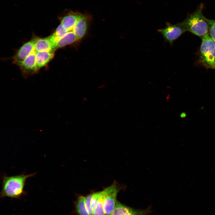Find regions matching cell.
I'll return each instance as SVG.
<instances>
[{"instance_id":"obj_1","label":"cell","mask_w":215,"mask_h":215,"mask_svg":"<svg viewBox=\"0 0 215 215\" xmlns=\"http://www.w3.org/2000/svg\"><path fill=\"white\" fill-rule=\"evenodd\" d=\"M35 173L26 174H22L8 176L6 174L2 176V189L0 192L1 197H9L19 199L26 194L24 187L27 179L33 176Z\"/></svg>"},{"instance_id":"obj_2","label":"cell","mask_w":215,"mask_h":215,"mask_svg":"<svg viewBox=\"0 0 215 215\" xmlns=\"http://www.w3.org/2000/svg\"><path fill=\"white\" fill-rule=\"evenodd\" d=\"M204 7V5L201 4L194 12L181 22L186 31H189L201 38L209 34V31L207 18L202 13Z\"/></svg>"},{"instance_id":"obj_3","label":"cell","mask_w":215,"mask_h":215,"mask_svg":"<svg viewBox=\"0 0 215 215\" xmlns=\"http://www.w3.org/2000/svg\"><path fill=\"white\" fill-rule=\"evenodd\" d=\"M202 39L200 60L206 67L215 68V42L209 34Z\"/></svg>"},{"instance_id":"obj_4","label":"cell","mask_w":215,"mask_h":215,"mask_svg":"<svg viewBox=\"0 0 215 215\" xmlns=\"http://www.w3.org/2000/svg\"><path fill=\"white\" fill-rule=\"evenodd\" d=\"M157 31L162 35L165 41L171 45L174 41L186 31L181 22L174 24L167 23L165 27Z\"/></svg>"},{"instance_id":"obj_5","label":"cell","mask_w":215,"mask_h":215,"mask_svg":"<svg viewBox=\"0 0 215 215\" xmlns=\"http://www.w3.org/2000/svg\"><path fill=\"white\" fill-rule=\"evenodd\" d=\"M36 53L35 50L22 61L17 64L25 77L36 73L38 70L36 60Z\"/></svg>"},{"instance_id":"obj_6","label":"cell","mask_w":215,"mask_h":215,"mask_svg":"<svg viewBox=\"0 0 215 215\" xmlns=\"http://www.w3.org/2000/svg\"><path fill=\"white\" fill-rule=\"evenodd\" d=\"M37 38H33L23 45L13 57L17 64L21 62L35 50V45Z\"/></svg>"},{"instance_id":"obj_7","label":"cell","mask_w":215,"mask_h":215,"mask_svg":"<svg viewBox=\"0 0 215 215\" xmlns=\"http://www.w3.org/2000/svg\"><path fill=\"white\" fill-rule=\"evenodd\" d=\"M82 13L70 10L64 15L59 17L60 24L68 31H72Z\"/></svg>"},{"instance_id":"obj_8","label":"cell","mask_w":215,"mask_h":215,"mask_svg":"<svg viewBox=\"0 0 215 215\" xmlns=\"http://www.w3.org/2000/svg\"><path fill=\"white\" fill-rule=\"evenodd\" d=\"M91 18L90 15L82 14L73 28L72 31L79 40L82 38L85 35Z\"/></svg>"},{"instance_id":"obj_9","label":"cell","mask_w":215,"mask_h":215,"mask_svg":"<svg viewBox=\"0 0 215 215\" xmlns=\"http://www.w3.org/2000/svg\"><path fill=\"white\" fill-rule=\"evenodd\" d=\"M148 213V210H135L117 201L111 215H147Z\"/></svg>"},{"instance_id":"obj_10","label":"cell","mask_w":215,"mask_h":215,"mask_svg":"<svg viewBox=\"0 0 215 215\" xmlns=\"http://www.w3.org/2000/svg\"><path fill=\"white\" fill-rule=\"evenodd\" d=\"M119 191L117 185L106 196L104 202L103 208L105 215H111L116 203V197Z\"/></svg>"},{"instance_id":"obj_11","label":"cell","mask_w":215,"mask_h":215,"mask_svg":"<svg viewBox=\"0 0 215 215\" xmlns=\"http://www.w3.org/2000/svg\"><path fill=\"white\" fill-rule=\"evenodd\" d=\"M55 49L36 52V60L37 67L39 70L46 65L53 57Z\"/></svg>"},{"instance_id":"obj_12","label":"cell","mask_w":215,"mask_h":215,"mask_svg":"<svg viewBox=\"0 0 215 215\" xmlns=\"http://www.w3.org/2000/svg\"><path fill=\"white\" fill-rule=\"evenodd\" d=\"M116 185V184L113 183L101 191L100 194L97 202L93 215H105L103 208L105 198L107 195L112 191Z\"/></svg>"},{"instance_id":"obj_13","label":"cell","mask_w":215,"mask_h":215,"mask_svg":"<svg viewBox=\"0 0 215 215\" xmlns=\"http://www.w3.org/2000/svg\"><path fill=\"white\" fill-rule=\"evenodd\" d=\"M55 49L54 46L49 36L45 38H37L35 45L36 52Z\"/></svg>"},{"instance_id":"obj_14","label":"cell","mask_w":215,"mask_h":215,"mask_svg":"<svg viewBox=\"0 0 215 215\" xmlns=\"http://www.w3.org/2000/svg\"><path fill=\"white\" fill-rule=\"evenodd\" d=\"M79 40L72 31H69L61 39L58 41L55 45V50L73 43Z\"/></svg>"},{"instance_id":"obj_15","label":"cell","mask_w":215,"mask_h":215,"mask_svg":"<svg viewBox=\"0 0 215 215\" xmlns=\"http://www.w3.org/2000/svg\"><path fill=\"white\" fill-rule=\"evenodd\" d=\"M68 32L60 24L56 28L54 32L49 36L53 44L54 47L56 42L63 37Z\"/></svg>"},{"instance_id":"obj_16","label":"cell","mask_w":215,"mask_h":215,"mask_svg":"<svg viewBox=\"0 0 215 215\" xmlns=\"http://www.w3.org/2000/svg\"><path fill=\"white\" fill-rule=\"evenodd\" d=\"M85 197L82 196H79L76 206L77 212L79 215H90L85 204Z\"/></svg>"},{"instance_id":"obj_17","label":"cell","mask_w":215,"mask_h":215,"mask_svg":"<svg viewBox=\"0 0 215 215\" xmlns=\"http://www.w3.org/2000/svg\"><path fill=\"white\" fill-rule=\"evenodd\" d=\"M207 20L209 25V35L215 42V19H207Z\"/></svg>"},{"instance_id":"obj_18","label":"cell","mask_w":215,"mask_h":215,"mask_svg":"<svg viewBox=\"0 0 215 215\" xmlns=\"http://www.w3.org/2000/svg\"><path fill=\"white\" fill-rule=\"evenodd\" d=\"M93 195L90 194L85 197V204L87 210L90 215H93L94 212L92 211L91 207V201Z\"/></svg>"},{"instance_id":"obj_19","label":"cell","mask_w":215,"mask_h":215,"mask_svg":"<svg viewBox=\"0 0 215 215\" xmlns=\"http://www.w3.org/2000/svg\"><path fill=\"white\" fill-rule=\"evenodd\" d=\"M101 193V191L93 193L91 201V207L92 211L94 212L96 204Z\"/></svg>"},{"instance_id":"obj_20","label":"cell","mask_w":215,"mask_h":215,"mask_svg":"<svg viewBox=\"0 0 215 215\" xmlns=\"http://www.w3.org/2000/svg\"><path fill=\"white\" fill-rule=\"evenodd\" d=\"M186 116V113L185 112L181 113L180 114V116L182 118H184Z\"/></svg>"}]
</instances>
